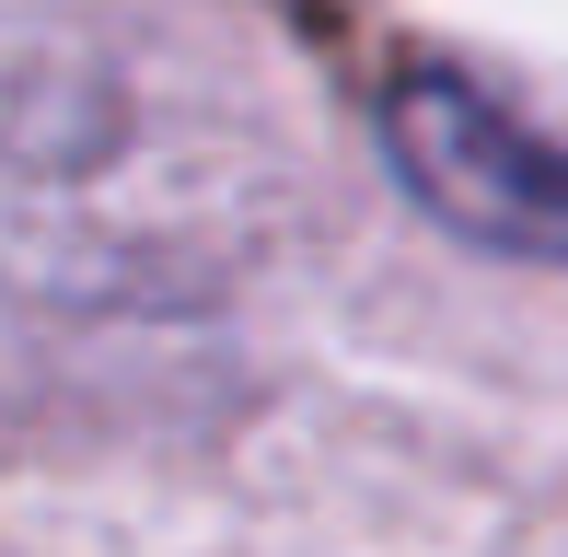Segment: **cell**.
<instances>
[{
  "label": "cell",
  "mask_w": 568,
  "mask_h": 557,
  "mask_svg": "<svg viewBox=\"0 0 568 557\" xmlns=\"http://www.w3.org/2000/svg\"><path fill=\"white\" fill-rule=\"evenodd\" d=\"M372 140L406 174L442 233H464L476 256H523V267H568V140L534 129L523 105L476 82L453 59H406L372 93Z\"/></svg>",
  "instance_id": "1"
}]
</instances>
